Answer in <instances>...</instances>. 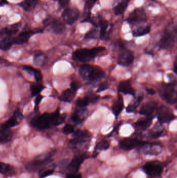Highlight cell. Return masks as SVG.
<instances>
[{
	"mask_svg": "<svg viewBox=\"0 0 177 178\" xmlns=\"http://www.w3.org/2000/svg\"><path fill=\"white\" fill-rule=\"evenodd\" d=\"M105 50L106 48L103 47H95L91 49L80 48L73 53L72 58L74 61L82 62H88Z\"/></svg>",
	"mask_w": 177,
	"mask_h": 178,
	"instance_id": "cell-1",
	"label": "cell"
},
{
	"mask_svg": "<svg viewBox=\"0 0 177 178\" xmlns=\"http://www.w3.org/2000/svg\"><path fill=\"white\" fill-rule=\"evenodd\" d=\"M177 38V27L174 23L170 24L165 29L160 42V47L166 49L173 47Z\"/></svg>",
	"mask_w": 177,
	"mask_h": 178,
	"instance_id": "cell-2",
	"label": "cell"
},
{
	"mask_svg": "<svg viewBox=\"0 0 177 178\" xmlns=\"http://www.w3.org/2000/svg\"><path fill=\"white\" fill-rule=\"evenodd\" d=\"M176 85V81H173V82L164 86L160 91L162 98L170 104H174L177 101V93L175 88Z\"/></svg>",
	"mask_w": 177,
	"mask_h": 178,
	"instance_id": "cell-3",
	"label": "cell"
},
{
	"mask_svg": "<svg viewBox=\"0 0 177 178\" xmlns=\"http://www.w3.org/2000/svg\"><path fill=\"white\" fill-rule=\"evenodd\" d=\"M127 22L130 25L136 26L143 24L147 21V16L142 8H137L129 14Z\"/></svg>",
	"mask_w": 177,
	"mask_h": 178,
	"instance_id": "cell-4",
	"label": "cell"
},
{
	"mask_svg": "<svg viewBox=\"0 0 177 178\" xmlns=\"http://www.w3.org/2000/svg\"><path fill=\"white\" fill-rule=\"evenodd\" d=\"M156 116L160 123H168L176 118L172 110L163 105L158 108Z\"/></svg>",
	"mask_w": 177,
	"mask_h": 178,
	"instance_id": "cell-5",
	"label": "cell"
},
{
	"mask_svg": "<svg viewBox=\"0 0 177 178\" xmlns=\"http://www.w3.org/2000/svg\"><path fill=\"white\" fill-rule=\"evenodd\" d=\"M80 15L79 10L76 8H68L62 14L64 22L68 25H72L79 19Z\"/></svg>",
	"mask_w": 177,
	"mask_h": 178,
	"instance_id": "cell-6",
	"label": "cell"
},
{
	"mask_svg": "<svg viewBox=\"0 0 177 178\" xmlns=\"http://www.w3.org/2000/svg\"><path fill=\"white\" fill-rule=\"evenodd\" d=\"M51 161V155L45 156L43 158H37L34 161L28 162L26 166V168L29 171H34L37 170L43 166L46 165Z\"/></svg>",
	"mask_w": 177,
	"mask_h": 178,
	"instance_id": "cell-7",
	"label": "cell"
},
{
	"mask_svg": "<svg viewBox=\"0 0 177 178\" xmlns=\"http://www.w3.org/2000/svg\"><path fill=\"white\" fill-rule=\"evenodd\" d=\"M50 114L45 113L42 115L34 117L31 121V125L33 127L39 129H46L50 126Z\"/></svg>",
	"mask_w": 177,
	"mask_h": 178,
	"instance_id": "cell-8",
	"label": "cell"
},
{
	"mask_svg": "<svg viewBox=\"0 0 177 178\" xmlns=\"http://www.w3.org/2000/svg\"><path fill=\"white\" fill-rule=\"evenodd\" d=\"M44 23L50 27L53 32L57 34H62L65 31V27L64 23L58 19L53 17H48L44 20Z\"/></svg>",
	"mask_w": 177,
	"mask_h": 178,
	"instance_id": "cell-9",
	"label": "cell"
},
{
	"mask_svg": "<svg viewBox=\"0 0 177 178\" xmlns=\"http://www.w3.org/2000/svg\"><path fill=\"white\" fill-rule=\"evenodd\" d=\"M143 170L146 174L151 176H157L162 173L163 167L159 162H148L143 167Z\"/></svg>",
	"mask_w": 177,
	"mask_h": 178,
	"instance_id": "cell-10",
	"label": "cell"
},
{
	"mask_svg": "<svg viewBox=\"0 0 177 178\" xmlns=\"http://www.w3.org/2000/svg\"><path fill=\"white\" fill-rule=\"evenodd\" d=\"M162 151V145L158 143H144L142 145V151L144 154L157 155Z\"/></svg>",
	"mask_w": 177,
	"mask_h": 178,
	"instance_id": "cell-11",
	"label": "cell"
},
{
	"mask_svg": "<svg viewBox=\"0 0 177 178\" xmlns=\"http://www.w3.org/2000/svg\"><path fill=\"white\" fill-rule=\"evenodd\" d=\"M134 54L128 50H123L118 55L117 62L122 66H128L134 61Z\"/></svg>",
	"mask_w": 177,
	"mask_h": 178,
	"instance_id": "cell-12",
	"label": "cell"
},
{
	"mask_svg": "<svg viewBox=\"0 0 177 178\" xmlns=\"http://www.w3.org/2000/svg\"><path fill=\"white\" fill-rule=\"evenodd\" d=\"M86 157V155L85 154L79 155L75 156L67 166L68 170L70 173H77L79 170L81 164H82Z\"/></svg>",
	"mask_w": 177,
	"mask_h": 178,
	"instance_id": "cell-13",
	"label": "cell"
},
{
	"mask_svg": "<svg viewBox=\"0 0 177 178\" xmlns=\"http://www.w3.org/2000/svg\"><path fill=\"white\" fill-rule=\"evenodd\" d=\"M73 136L74 138L70 141V144L74 146L85 143L90 137V135L87 131L78 130L74 133Z\"/></svg>",
	"mask_w": 177,
	"mask_h": 178,
	"instance_id": "cell-14",
	"label": "cell"
},
{
	"mask_svg": "<svg viewBox=\"0 0 177 178\" xmlns=\"http://www.w3.org/2000/svg\"><path fill=\"white\" fill-rule=\"evenodd\" d=\"M41 31L38 30H29L25 31L20 33L16 37H14V44H22L28 42L30 38L34 34L41 32Z\"/></svg>",
	"mask_w": 177,
	"mask_h": 178,
	"instance_id": "cell-15",
	"label": "cell"
},
{
	"mask_svg": "<svg viewBox=\"0 0 177 178\" xmlns=\"http://www.w3.org/2000/svg\"><path fill=\"white\" fill-rule=\"evenodd\" d=\"M144 143L137 139H126L120 142V147L123 150L130 151L142 145Z\"/></svg>",
	"mask_w": 177,
	"mask_h": 178,
	"instance_id": "cell-16",
	"label": "cell"
},
{
	"mask_svg": "<svg viewBox=\"0 0 177 178\" xmlns=\"http://www.w3.org/2000/svg\"><path fill=\"white\" fill-rule=\"evenodd\" d=\"M21 25V23L18 22L0 29V37H12V36L17 33Z\"/></svg>",
	"mask_w": 177,
	"mask_h": 178,
	"instance_id": "cell-17",
	"label": "cell"
},
{
	"mask_svg": "<svg viewBox=\"0 0 177 178\" xmlns=\"http://www.w3.org/2000/svg\"><path fill=\"white\" fill-rule=\"evenodd\" d=\"M113 25L105 20L104 22L100 27V37L103 40H107L110 37Z\"/></svg>",
	"mask_w": 177,
	"mask_h": 178,
	"instance_id": "cell-18",
	"label": "cell"
},
{
	"mask_svg": "<svg viewBox=\"0 0 177 178\" xmlns=\"http://www.w3.org/2000/svg\"><path fill=\"white\" fill-rule=\"evenodd\" d=\"M130 0H114L113 9L115 15L123 14L126 10Z\"/></svg>",
	"mask_w": 177,
	"mask_h": 178,
	"instance_id": "cell-19",
	"label": "cell"
},
{
	"mask_svg": "<svg viewBox=\"0 0 177 178\" xmlns=\"http://www.w3.org/2000/svg\"><path fill=\"white\" fill-rule=\"evenodd\" d=\"M105 75L104 72L101 69L92 66V68L89 72L87 80L89 81H97L104 78Z\"/></svg>",
	"mask_w": 177,
	"mask_h": 178,
	"instance_id": "cell-20",
	"label": "cell"
},
{
	"mask_svg": "<svg viewBox=\"0 0 177 178\" xmlns=\"http://www.w3.org/2000/svg\"><path fill=\"white\" fill-rule=\"evenodd\" d=\"M157 106L155 101H148L144 103L139 111V114L142 115L150 116L154 112Z\"/></svg>",
	"mask_w": 177,
	"mask_h": 178,
	"instance_id": "cell-21",
	"label": "cell"
},
{
	"mask_svg": "<svg viewBox=\"0 0 177 178\" xmlns=\"http://www.w3.org/2000/svg\"><path fill=\"white\" fill-rule=\"evenodd\" d=\"M118 92H122L126 94L135 95V92L132 88L129 81H122L118 84Z\"/></svg>",
	"mask_w": 177,
	"mask_h": 178,
	"instance_id": "cell-22",
	"label": "cell"
},
{
	"mask_svg": "<svg viewBox=\"0 0 177 178\" xmlns=\"http://www.w3.org/2000/svg\"><path fill=\"white\" fill-rule=\"evenodd\" d=\"M49 118L50 125L58 126L65 121V115H60L59 110H57L55 112L50 114Z\"/></svg>",
	"mask_w": 177,
	"mask_h": 178,
	"instance_id": "cell-23",
	"label": "cell"
},
{
	"mask_svg": "<svg viewBox=\"0 0 177 178\" xmlns=\"http://www.w3.org/2000/svg\"><path fill=\"white\" fill-rule=\"evenodd\" d=\"M124 108L123 98L121 95H118V98L117 101L114 103L112 106V112L114 115L117 117L122 112Z\"/></svg>",
	"mask_w": 177,
	"mask_h": 178,
	"instance_id": "cell-24",
	"label": "cell"
},
{
	"mask_svg": "<svg viewBox=\"0 0 177 178\" xmlns=\"http://www.w3.org/2000/svg\"><path fill=\"white\" fill-rule=\"evenodd\" d=\"M13 136L12 131L9 129L0 130V143H6L11 141Z\"/></svg>",
	"mask_w": 177,
	"mask_h": 178,
	"instance_id": "cell-25",
	"label": "cell"
},
{
	"mask_svg": "<svg viewBox=\"0 0 177 178\" xmlns=\"http://www.w3.org/2000/svg\"><path fill=\"white\" fill-rule=\"evenodd\" d=\"M39 0H24L19 5L26 12H30L34 9Z\"/></svg>",
	"mask_w": 177,
	"mask_h": 178,
	"instance_id": "cell-26",
	"label": "cell"
},
{
	"mask_svg": "<svg viewBox=\"0 0 177 178\" xmlns=\"http://www.w3.org/2000/svg\"><path fill=\"white\" fill-rule=\"evenodd\" d=\"M14 44V37H4L0 41V49L3 51H7Z\"/></svg>",
	"mask_w": 177,
	"mask_h": 178,
	"instance_id": "cell-27",
	"label": "cell"
},
{
	"mask_svg": "<svg viewBox=\"0 0 177 178\" xmlns=\"http://www.w3.org/2000/svg\"><path fill=\"white\" fill-rule=\"evenodd\" d=\"M86 109L76 111L74 112L71 117V120L74 123H81L85 119Z\"/></svg>",
	"mask_w": 177,
	"mask_h": 178,
	"instance_id": "cell-28",
	"label": "cell"
},
{
	"mask_svg": "<svg viewBox=\"0 0 177 178\" xmlns=\"http://www.w3.org/2000/svg\"><path fill=\"white\" fill-rule=\"evenodd\" d=\"M153 118L152 117H147L146 118L141 119L138 120L135 123L136 126L141 128L142 129L146 130L149 128L152 122Z\"/></svg>",
	"mask_w": 177,
	"mask_h": 178,
	"instance_id": "cell-29",
	"label": "cell"
},
{
	"mask_svg": "<svg viewBox=\"0 0 177 178\" xmlns=\"http://www.w3.org/2000/svg\"><path fill=\"white\" fill-rule=\"evenodd\" d=\"M75 92L71 89H69L64 91L60 97V99L62 101L65 102H71L74 97Z\"/></svg>",
	"mask_w": 177,
	"mask_h": 178,
	"instance_id": "cell-30",
	"label": "cell"
},
{
	"mask_svg": "<svg viewBox=\"0 0 177 178\" xmlns=\"http://www.w3.org/2000/svg\"><path fill=\"white\" fill-rule=\"evenodd\" d=\"M143 97H144V95L142 93L140 94L138 97L136 98V100H135L133 103L130 104L126 108V111L129 113L134 112V111L138 108L142 101L143 100Z\"/></svg>",
	"mask_w": 177,
	"mask_h": 178,
	"instance_id": "cell-31",
	"label": "cell"
},
{
	"mask_svg": "<svg viewBox=\"0 0 177 178\" xmlns=\"http://www.w3.org/2000/svg\"><path fill=\"white\" fill-rule=\"evenodd\" d=\"M150 32V27L141 26L136 29L132 31V35L135 37L145 36Z\"/></svg>",
	"mask_w": 177,
	"mask_h": 178,
	"instance_id": "cell-32",
	"label": "cell"
},
{
	"mask_svg": "<svg viewBox=\"0 0 177 178\" xmlns=\"http://www.w3.org/2000/svg\"><path fill=\"white\" fill-rule=\"evenodd\" d=\"M104 21L105 20L102 16L98 15L93 16V17H91L89 22L93 24V26L96 28H98L101 26L102 24L104 22Z\"/></svg>",
	"mask_w": 177,
	"mask_h": 178,
	"instance_id": "cell-33",
	"label": "cell"
},
{
	"mask_svg": "<svg viewBox=\"0 0 177 178\" xmlns=\"http://www.w3.org/2000/svg\"><path fill=\"white\" fill-rule=\"evenodd\" d=\"M18 124V121L17 119L12 116L11 119L7 120L5 123L1 126V129H9V128L17 126Z\"/></svg>",
	"mask_w": 177,
	"mask_h": 178,
	"instance_id": "cell-34",
	"label": "cell"
},
{
	"mask_svg": "<svg viewBox=\"0 0 177 178\" xmlns=\"http://www.w3.org/2000/svg\"><path fill=\"white\" fill-rule=\"evenodd\" d=\"M43 86L40 84H33L31 85L30 89H31V94L32 96H36L39 95L40 93L43 90Z\"/></svg>",
	"mask_w": 177,
	"mask_h": 178,
	"instance_id": "cell-35",
	"label": "cell"
},
{
	"mask_svg": "<svg viewBox=\"0 0 177 178\" xmlns=\"http://www.w3.org/2000/svg\"><path fill=\"white\" fill-rule=\"evenodd\" d=\"M98 37V30L96 29H92L84 36V39H96Z\"/></svg>",
	"mask_w": 177,
	"mask_h": 178,
	"instance_id": "cell-36",
	"label": "cell"
},
{
	"mask_svg": "<svg viewBox=\"0 0 177 178\" xmlns=\"http://www.w3.org/2000/svg\"><path fill=\"white\" fill-rule=\"evenodd\" d=\"M90 103V100L88 97H84L83 98H79L77 100L76 104L79 107H84L88 105Z\"/></svg>",
	"mask_w": 177,
	"mask_h": 178,
	"instance_id": "cell-37",
	"label": "cell"
},
{
	"mask_svg": "<svg viewBox=\"0 0 177 178\" xmlns=\"http://www.w3.org/2000/svg\"><path fill=\"white\" fill-rule=\"evenodd\" d=\"M110 146L109 142L107 141H101L96 145L95 150L97 151H106Z\"/></svg>",
	"mask_w": 177,
	"mask_h": 178,
	"instance_id": "cell-38",
	"label": "cell"
},
{
	"mask_svg": "<svg viewBox=\"0 0 177 178\" xmlns=\"http://www.w3.org/2000/svg\"><path fill=\"white\" fill-rule=\"evenodd\" d=\"M10 170V166L8 164L0 162V173L5 174L9 172Z\"/></svg>",
	"mask_w": 177,
	"mask_h": 178,
	"instance_id": "cell-39",
	"label": "cell"
},
{
	"mask_svg": "<svg viewBox=\"0 0 177 178\" xmlns=\"http://www.w3.org/2000/svg\"><path fill=\"white\" fill-rule=\"evenodd\" d=\"M74 126L70 124H67L63 128V132L65 134H69L74 132Z\"/></svg>",
	"mask_w": 177,
	"mask_h": 178,
	"instance_id": "cell-40",
	"label": "cell"
},
{
	"mask_svg": "<svg viewBox=\"0 0 177 178\" xmlns=\"http://www.w3.org/2000/svg\"><path fill=\"white\" fill-rule=\"evenodd\" d=\"M54 172V169H47L43 171H41L40 172V176L41 178H44L52 175Z\"/></svg>",
	"mask_w": 177,
	"mask_h": 178,
	"instance_id": "cell-41",
	"label": "cell"
},
{
	"mask_svg": "<svg viewBox=\"0 0 177 178\" xmlns=\"http://www.w3.org/2000/svg\"><path fill=\"white\" fill-rule=\"evenodd\" d=\"M108 88H109V84L107 82H104L101 83L99 85L97 92H102V91L106 90Z\"/></svg>",
	"mask_w": 177,
	"mask_h": 178,
	"instance_id": "cell-42",
	"label": "cell"
},
{
	"mask_svg": "<svg viewBox=\"0 0 177 178\" xmlns=\"http://www.w3.org/2000/svg\"><path fill=\"white\" fill-rule=\"evenodd\" d=\"M33 75H34L35 79L37 82H39L42 81L43 77H42V73L40 70H38V69H36V70L34 71V73H33Z\"/></svg>",
	"mask_w": 177,
	"mask_h": 178,
	"instance_id": "cell-43",
	"label": "cell"
},
{
	"mask_svg": "<svg viewBox=\"0 0 177 178\" xmlns=\"http://www.w3.org/2000/svg\"><path fill=\"white\" fill-rule=\"evenodd\" d=\"M81 84L79 82H76V81H72L71 83V89L75 92H76V91L78 90V89L81 87Z\"/></svg>",
	"mask_w": 177,
	"mask_h": 178,
	"instance_id": "cell-44",
	"label": "cell"
},
{
	"mask_svg": "<svg viewBox=\"0 0 177 178\" xmlns=\"http://www.w3.org/2000/svg\"><path fill=\"white\" fill-rule=\"evenodd\" d=\"M13 116L17 119V120H21L22 118V112H20L19 109H17L14 112Z\"/></svg>",
	"mask_w": 177,
	"mask_h": 178,
	"instance_id": "cell-45",
	"label": "cell"
},
{
	"mask_svg": "<svg viewBox=\"0 0 177 178\" xmlns=\"http://www.w3.org/2000/svg\"><path fill=\"white\" fill-rule=\"evenodd\" d=\"M68 159H64L63 161H61L59 164V168L60 169H64L65 168L66 166L68 165Z\"/></svg>",
	"mask_w": 177,
	"mask_h": 178,
	"instance_id": "cell-46",
	"label": "cell"
},
{
	"mask_svg": "<svg viewBox=\"0 0 177 178\" xmlns=\"http://www.w3.org/2000/svg\"><path fill=\"white\" fill-rule=\"evenodd\" d=\"M67 178H82L81 174L76 173H70L67 176Z\"/></svg>",
	"mask_w": 177,
	"mask_h": 178,
	"instance_id": "cell-47",
	"label": "cell"
},
{
	"mask_svg": "<svg viewBox=\"0 0 177 178\" xmlns=\"http://www.w3.org/2000/svg\"><path fill=\"white\" fill-rule=\"evenodd\" d=\"M23 69L26 70L27 72H29L30 73H34V71L36 70V69L33 68L31 66H25L23 67Z\"/></svg>",
	"mask_w": 177,
	"mask_h": 178,
	"instance_id": "cell-48",
	"label": "cell"
},
{
	"mask_svg": "<svg viewBox=\"0 0 177 178\" xmlns=\"http://www.w3.org/2000/svg\"><path fill=\"white\" fill-rule=\"evenodd\" d=\"M58 1L59 2V4L60 5V6L62 7H64L68 5L70 0H58Z\"/></svg>",
	"mask_w": 177,
	"mask_h": 178,
	"instance_id": "cell-49",
	"label": "cell"
},
{
	"mask_svg": "<svg viewBox=\"0 0 177 178\" xmlns=\"http://www.w3.org/2000/svg\"><path fill=\"white\" fill-rule=\"evenodd\" d=\"M42 98H43V96H42V95H39L37 96V97L36 98V106H37V105H39V104L40 103V101H41V100H42Z\"/></svg>",
	"mask_w": 177,
	"mask_h": 178,
	"instance_id": "cell-50",
	"label": "cell"
},
{
	"mask_svg": "<svg viewBox=\"0 0 177 178\" xmlns=\"http://www.w3.org/2000/svg\"><path fill=\"white\" fill-rule=\"evenodd\" d=\"M146 90L148 92V93L149 94H151V95H154L155 93V91L153 89H146Z\"/></svg>",
	"mask_w": 177,
	"mask_h": 178,
	"instance_id": "cell-51",
	"label": "cell"
},
{
	"mask_svg": "<svg viewBox=\"0 0 177 178\" xmlns=\"http://www.w3.org/2000/svg\"><path fill=\"white\" fill-rule=\"evenodd\" d=\"M177 61H175L174 62V71L175 73H177Z\"/></svg>",
	"mask_w": 177,
	"mask_h": 178,
	"instance_id": "cell-52",
	"label": "cell"
},
{
	"mask_svg": "<svg viewBox=\"0 0 177 178\" xmlns=\"http://www.w3.org/2000/svg\"><path fill=\"white\" fill-rule=\"evenodd\" d=\"M83 1H84L85 2L86 1H87V0H83Z\"/></svg>",
	"mask_w": 177,
	"mask_h": 178,
	"instance_id": "cell-53",
	"label": "cell"
}]
</instances>
